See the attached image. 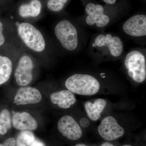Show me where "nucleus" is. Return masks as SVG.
Returning <instances> with one entry per match:
<instances>
[{"instance_id": "f257e3e1", "label": "nucleus", "mask_w": 146, "mask_h": 146, "mask_svg": "<svg viewBox=\"0 0 146 146\" xmlns=\"http://www.w3.org/2000/svg\"><path fill=\"white\" fill-rule=\"evenodd\" d=\"M65 85L73 94L82 96H92L100 89V84L96 78L90 75L75 74L67 79Z\"/></svg>"}, {"instance_id": "f03ea898", "label": "nucleus", "mask_w": 146, "mask_h": 146, "mask_svg": "<svg viewBox=\"0 0 146 146\" xmlns=\"http://www.w3.org/2000/svg\"><path fill=\"white\" fill-rule=\"evenodd\" d=\"M125 65L129 76L134 81L142 83L146 78L145 58L143 54L137 50L128 53L125 60Z\"/></svg>"}, {"instance_id": "7ed1b4c3", "label": "nucleus", "mask_w": 146, "mask_h": 146, "mask_svg": "<svg viewBox=\"0 0 146 146\" xmlns=\"http://www.w3.org/2000/svg\"><path fill=\"white\" fill-rule=\"evenodd\" d=\"M18 30L21 39L31 49L37 52L45 49L46 42L44 36L41 32L31 24L22 23L18 25Z\"/></svg>"}, {"instance_id": "20e7f679", "label": "nucleus", "mask_w": 146, "mask_h": 146, "mask_svg": "<svg viewBox=\"0 0 146 146\" xmlns=\"http://www.w3.org/2000/svg\"><path fill=\"white\" fill-rule=\"evenodd\" d=\"M55 34L65 49L73 51L76 48L78 42L77 31L70 21H60L55 28Z\"/></svg>"}, {"instance_id": "39448f33", "label": "nucleus", "mask_w": 146, "mask_h": 146, "mask_svg": "<svg viewBox=\"0 0 146 146\" xmlns=\"http://www.w3.org/2000/svg\"><path fill=\"white\" fill-rule=\"evenodd\" d=\"M98 131L102 138L109 141L121 137L125 133L124 129L111 116L106 117L102 121L98 127Z\"/></svg>"}, {"instance_id": "423d86ee", "label": "nucleus", "mask_w": 146, "mask_h": 146, "mask_svg": "<svg viewBox=\"0 0 146 146\" xmlns=\"http://www.w3.org/2000/svg\"><path fill=\"white\" fill-rule=\"evenodd\" d=\"M33 69L31 58L28 56H23L19 60L15 72V78L18 85L25 86L31 82Z\"/></svg>"}, {"instance_id": "0eeeda50", "label": "nucleus", "mask_w": 146, "mask_h": 146, "mask_svg": "<svg viewBox=\"0 0 146 146\" xmlns=\"http://www.w3.org/2000/svg\"><path fill=\"white\" fill-rule=\"evenodd\" d=\"M58 129L60 133L72 141H76L82 135V129L78 123L70 116L62 117L58 123Z\"/></svg>"}, {"instance_id": "6e6552de", "label": "nucleus", "mask_w": 146, "mask_h": 146, "mask_svg": "<svg viewBox=\"0 0 146 146\" xmlns=\"http://www.w3.org/2000/svg\"><path fill=\"white\" fill-rule=\"evenodd\" d=\"M85 11L88 15L86 22L89 25L96 24L99 27H103L109 23V17L104 14V8L100 5L89 3L86 6Z\"/></svg>"}, {"instance_id": "1a4fd4ad", "label": "nucleus", "mask_w": 146, "mask_h": 146, "mask_svg": "<svg viewBox=\"0 0 146 146\" xmlns=\"http://www.w3.org/2000/svg\"><path fill=\"white\" fill-rule=\"evenodd\" d=\"M125 33L134 37L146 35V16L138 14L132 16L127 20L123 25Z\"/></svg>"}, {"instance_id": "9d476101", "label": "nucleus", "mask_w": 146, "mask_h": 146, "mask_svg": "<svg viewBox=\"0 0 146 146\" xmlns=\"http://www.w3.org/2000/svg\"><path fill=\"white\" fill-rule=\"evenodd\" d=\"M95 44L97 46L107 47L111 55L114 57L121 55L123 49L122 42L120 38L110 34L98 35L95 39Z\"/></svg>"}, {"instance_id": "9b49d317", "label": "nucleus", "mask_w": 146, "mask_h": 146, "mask_svg": "<svg viewBox=\"0 0 146 146\" xmlns=\"http://www.w3.org/2000/svg\"><path fill=\"white\" fill-rule=\"evenodd\" d=\"M42 99V94L38 89L31 87H24L18 89L14 101L17 105H24L38 103Z\"/></svg>"}, {"instance_id": "f8f14e48", "label": "nucleus", "mask_w": 146, "mask_h": 146, "mask_svg": "<svg viewBox=\"0 0 146 146\" xmlns=\"http://www.w3.org/2000/svg\"><path fill=\"white\" fill-rule=\"evenodd\" d=\"M12 122L14 128L19 130H33L37 127L36 120L27 112H14Z\"/></svg>"}, {"instance_id": "ddd939ff", "label": "nucleus", "mask_w": 146, "mask_h": 146, "mask_svg": "<svg viewBox=\"0 0 146 146\" xmlns=\"http://www.w3.org/2000/svg\"><path fill=\"white\" fill-rule=\"evenodd\" d=\"M51 100L54 104H57L61 108L67 109L76 102V97L69 90H62L52 93L50 96Z\"/></svg>"}, {"instance_id": "4468645a", "label": "nucleus", "mask_w": 146, "mask_h": 146, "mask_svg": "<svg viewBox=\"0 0 146 146\" xmlns=\"http://www.w3.org/2000/svg\"><path fill=\"white\" fill-rule=\"evenodd\" d=\"M106 101L103 99H98L94 103L91 102H86L84 108L89 119L93 121L99 119L101 113L106 106Z\"/></svg>"}, {"instance_id": "2eb2a0df", "label": "nucleus", "mask_w": 146, "mask_h": 146, "mask_svg": "<svg viewBox=\"0 0 146 146\" xmlns=\"http://www.w3.org/2000/svg\"><path fill=\"white\" fill-rule=\"evenodd\" d=\"M41 8L42 5L39 0H32L29 3L23 4L20 7L19 14L24 18L36 17L40 13Z\"/></svg>"}, {"instance_id": "dca6fc26", "label": "nucleus", "mask_w": 146, "mask_h": 146, "mask_svg": "<svg viewBox=\"0 0 146 146\" xmlns=\"http://www.w3.org/2000/svg\"><path fill=\"white\" fill-rule=\"evenodd\" d=\"M12 63L9 58L0 55V85L7 82L11 75Z\"/></svg>"}, {"instance_id": "f3484780", "label": "nucleus", "mask_w": 146, "mask_h": 146, "mask_svg": "<svg viewBox=\"0 0 146 146\" xmlns=\"http://www.w3.org/2000/svg\"><path fill=\"white\" fill-rule=\"evenodd\" d=\"M35 139L31 131L23 130L18 134L16 141V146H31Z\"/></svg>"}, {"instance_id": "a211bd4d", "label": "nucleus", "mask_w": 146, "mask_h": 146, "mask_svg": "<svg viewBox=\"0 0 146 146\" xmlns=\"http://www.w3.org/2000/svg\"><path fill=\"white\" fill-rule=\"evenodd\" d=\"M11 126L10 112L8 110H3L0 113V134H5Z\"/></svg>"}, {"instance_id": "6ab92c4d", "label": "nucleus", "mask_w": 146, "mask_h": 146, "mask_svg": "<svg viewBox=\"0 0 146 146\" xmlns=\"http://www.w3.org/2000/svg\"><path fill=\"white\" fill-rule=\"evenodd\" d=\"M68 0H49L47 6L49 10L55 12H58L62 10Z\"/></svg>"}, {"instance_id": "aec40b11", "label": "nucleus", "mask_w": 146, "mask_h": 146, "mask_svg": "<svg viewBox=\"0 0 146 146\" xmlns=\"http://www.w3.org/2000/svg\"><path fill=\"white\" fill-rule=\"evenodd\" d=\"M16 140L13 138L7 139L3 143L0 144V146H16Z\"/></svg>"}, {"instance_id": "412c9836", "label": "nucleus", "mask_w": 146, "mask_h": 146, "mask_svg": "<svg viewBox=\"0 0 146 146\" xmlns=\"http://www.w3.org/2000/svg\"><path fill=\"white\" fill-rule=\"evenodd\" d=\"M3 25L1 22H0V46H2L5 42V38L3 34Z\"/></svg>"}, {"instance_id": "4be33fe9", "label": "nucleus", "mask_w": 146, "mask_h": 146, "mask_svg": "<svg viewBox=\"0 0 146 146\" xmlns=\"http://www.w3.org/2000/svg\"><path fill=\"white\" fill-rule=\"evenodd\" d=\"M80 124L82 127H87L90 125V121L87 118L83 117L80 119Z\"/></svg>"}, {"instance_id": "5701e85b", "label": "nucleus", "mask_w": 146, "mask_h": 146, "mask_svg": "<svg viewBox=\"0 0 146 146\" xmlns=\"http://www.w3.org/2000/svg\"><path fill=\"white\" fill-rule=\"evenodd\" d=\"M31 146H46L45 144L38 139H35Z\"/></svg>"}, {"instance_id": "b1692460", "label": "nucleus", "mask_w": 146, "mask_h": 146, "mask_svg": "<svg viewBox=\"0 0 146 146\" xmlns=\"http://www.w3.org/2000/svg\"><path fill=\"white\" fill-rule=\"evenodd\" d=\"M106 3H107L109 4H113L116 3L117 0H103Z\"/></svg>"}, {"instance_id": "393cba45", "label": "nucleus", "mask_w": 146, "mask_h": 146, "mask_svg": "<svg viewBox=\"0 0 146 146\" xmlns=\"http://www.w3.org/2000/svg\"><path fill=\"white\" fill-rule=\"evenodd\" d=\"M101 146H114L112 144L110 143H104Z\"/></svg>"}, {"instance_id": "a878e982", "label": "nucleus", "mask_w": 146, "mask_h": 146, "mask_svg": "<svg viewBox=\"0 0 146 146\" xmlns=\"http://www.w3.org/2000/svg\"><path fill=\"white\" fill-rule=\"evenodd\" d=\"M76 146H86V145L84 144H79L77 145Z\"/></svg>"}, {"instance_id": "bb28decb", "label": "nucleus", "mask_w": 146, "mask_h": 146, "mask_svg": "<svg viewBox=\"0 0 146 146\" xmlns=\"http://www.w3.org/2000/svg\"><path fill=\"white\" fill-rule=\"evenodd\" d=\"M122 146H132L130 145H123Z\"/></svg>"}]
</instances>
